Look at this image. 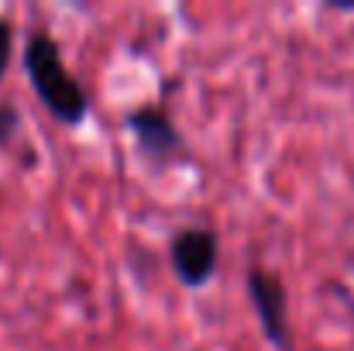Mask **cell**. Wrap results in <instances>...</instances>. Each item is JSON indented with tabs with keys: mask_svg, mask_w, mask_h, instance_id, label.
<instances>
[{
	"mask_svg": "<svg viewBox=\"0 0 354 351\" xmlns=\"http://www.w3.org/2000/svg\"><path fill=\"white\" fill-rule=\"evenodd\" d=\"M169 262L186 289H200L221 265V234L207 224H186L169 237Z\"/></svg>",
	"mask_w": 354,
	"mask_h": 351,
	"instance_id": "obj_4",
	"label": "cell"
},
{
	"mask_svg": "<svg viewBox=\"0 0 354 351\" xmlns=\"http://www.w3.org/2000/svg\"><path fill=\"white\" fill-rule=\"evenodd\" d=\"M21 69L41 100V107L66 127H80L90 117V93L66 66L59 42L45 28H31L21 45Z\"/></svg>",
	"mask_w": 354,
	"mask_h": 351,
	"instance_id": "obj_1",
	"label": "cell"
},
{
	"mask_svg": "<svg viewBox=\"0 0 354 351\" xmlns=\"http://www.w3.org/2000/svg\"><path fill=\"white\" fill-rule=\"evenodd\" d=\"M124 127L134 141V152L148 169H172L179 162H189L193 152L186 145V134L162 104H138L124 114Z\"/></svg>",
	"mask_w": 354,
	"mask_h": 351,
	"instance_id": "obj_2",
	"label": "cell"
},
{
	"mask_svg": "<svg viewBox=\"0 0 354 351\" xmlns=\"http://www.w3.org/2000/svg\"><path fill=\"white\" fill-rule=\"evenodd\" d=\"M10 59H14V24H10V17H0V83L7 76Z\"/></svg>",
	"mask_w": 354,
	"mask_h": 351,
	"instance_id": "obj_6",
	"label": "cell"
},
{
	"mask_svg": "<svg viewBox=\"0 0 354 351\" xmlns=\"http://www.w3.org/2000/svg\"><path fill=\"white\" fill-rule=\"evenodd\" d=\"M21 134V111L14 104H0V148H7Z\"/></svg>",
	"mask_w": 354,
	"mask_h": 351,
	"instance_id": "obj_5",
	"label": "cell"
},
{
	"mask_svg": "<svg viewBox=\"0 0 354 351\" xmlns=\"http://www.w3.org/2000/svg\"><path fill=\"white\" fill-rule=\"evenodd\" d=\"M244 293L248 303L258 317L261 338L272 351H296V334H292V317H289V289L286 282L265 269L261 262H251L244 269Z\"/></svg>",
	"mask_w": 354,
	"mask_h": 351,
	"instance_id": "obj_3",
	"label": "cell"
}]
</instances>
